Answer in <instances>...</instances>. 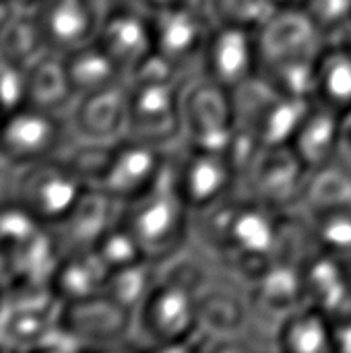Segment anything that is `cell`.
Listing matches in <instances>:
<instances>
[{
	"label": "cell",
	"instance_id": "8",
	"mask_svg": "<svg viewBox=\"0 0 351 353\" xmlns=\"http://www.w3.org/2000/svg\"><path fill=\"white\" fill-rule=\"evenodd\" d=\"M215 19L203 2H172L151 10L155 54L188 77L199 74L201 56Z\"/></svg>",
	"mask_w": 351,
	"mask_h": 353
},
{
	"label": "cell",
	"instance_id": "13",
	"mask_svg": "<svg viewBox=\"0 0 351 353\" xmlns=\"http://www.w3.org/2000/svg\"><path fill=\"white\" fill-rule=\"evenodd\" d=\"M118 0H41L33 17L46 50L68 54L95 41L106 14Z\"/></svg>",
	"mask_w": 351,
	"mask_h": 353
},
{
	"label": "cell",
	"instance_id": "30",
	"mask_svg": "<svg viewBox=\"0 0 351 353\" xmlns=\"http://www.w3.org/2000/svg\"><path fill=\"white\" fill-rule=\"evenodd\" d=\"M29 103L27 91V70L23 62L8 60L0 68V110L6 114Z\"/></svg>",
	"mask_w": 351,
	"mask_h": 353
},
{
	"label": "cell",
	"instance_id": "11",
	"mask_svg": "<svg viewBox=\"0 0 351 353\" xmlns=\"http://www.w3.org/2000/svg\"><path fill=\"white\" fill-rule=\"evenodd\" d=\"M172 151L124 137L112 145L97 190L128 205L143 196L166 172Z\"/></svg>",
	"mask_w": 351,
	"mask_h": 353
},
{
	"label": "cell",
	"instance_id": "18",
	"mask_svg": "<svg viewBox=\"0 0 351 353\" xmlns=\"http://www.w3.org/2000/svg\"><path fill=\"white\" fill-rule=\"evenodd\" d=\"M110 273L95 248L74 250L60 256L50 288L62 304L77 302L103 294Z\"/></svg>",
	"mask_w": 351,
	"mask_h": 353
},
{
	"label": "cell",
	"instance_id": "19",
	"mask_svg": "<svg viewBox=\"0 0 351 353\" xmlns=\"http://www.w3.org/2000/svg\"><path fill=\"white\" fill-rule=\"evenodd\" d=\"M290 147L308 172L335 163L339 155V112L312 101Z\"/></svg>",
	"mask_w": 351,
	"mask_h": 353
},
{
	"label": "cell",
	"instance_id": "28",
	"mask_svg": "<svg viewBox=\"0 0 351 353\" xmlns=\"http://www.w3.org/2000/svg\"><path fill=\"white\" fill-rule=\"evenodd\" d=\"M95 250L103 259V263L108 265L110 271H116V269L134 265L139 261H147L143 256V250H141L139 242L126 230V225L122 223V219L95 244Z\"/></svg>",
	"mask_w": 351,
	"mask_h": 353
},
{
	"label": "cell",
	"instance_id": "9",
	"mask_svg": "<svg viewBox=\"0 0 351 353\" xmlns=\"http://www.w3.org/2000/svg\"><path fill=\"white\" fill-rule=\"evenodd\" d=\"M308 176V168L290 145L263 147L242 174L240 186H244V199L292 213L300 209Z\"/></svg>",
	"mask_w": 351,
	"mask_h": 353
},
{
	"label": "cell",
	"instance_id": "36",
	"mask_svg": "<svg viewBox=\"0 0 351 353\" xmlns=\"http://www.w3.org/2000/svg\"><path fill=\"white\" fill-rule=\"evenodd\" d=\"M345 269H348V275H350V279H351V261L345 263Z\"/></svg>",
	"mask_w": 351,
	"mask_h": 353
},
{
	"label": "cell",
	"instance_id": "17",
	"mask_svg": "<svg viewBox=\"0 0 351 353\" xmlns=\"http://www.w3.org/2000/svg\"><path fill=\"white\" fill-rule=\"evenodd\" d=\"M122 203L97 188H87L70 213L48 230L62 256L66 252L95 248V244L122 219Z\"/></svg>",
	"mask_w": 351,
	"mask_h": 353
},
{
	"label": "cell",
	"instance_id": "14",
	"mask_svg": "<svg viewBox=\"0 0 351 353\" xmlns=\"http://www.w3.org/2000/svg\"><path fill=\"white\" fill-rule=\"evenodd\" d=\"M95 41L130 79L155 54L151 10L134 0H118L101 21Z\"/></svg>",
	"mask_w": 351,
	"mask_h": 353
},
{
	"label": "cell",
	"instance_id": "15",
	"mask_svg": "<svg viewBox=\"0 0 351 353\" xmlns=\"http://www.w3.org/2000/svg\"><path fill=\"white\" fill-rule=\"evenodd\" d=\"M60 325L81 347H114L134 339V314L106 294L62 304Z\"/></svg>",
	"mask_w": 351,
	"mask_h": 353
},
{
	"label": "cell",
	"instance_id": "12",
	"mask_svg": "<svg viewBox=\"0 0 351 353\" xmlns=\"http://www.w3.org/2000/svg\"><path fill=\"white\" fill-rule=\"evenodd\" d=\"M257 37L261 68L294 62H317L329 46L325 33L304 8H275L257 27Z\"/></svg>",
	"mask_w": 351,
	"mask_h": 353
},
{
	"label": "cell",
	"instance_id": "3",
	"mask_svg": "<svg viewBox=\"0 0 351 353\" xmlns=\"http://www.w3.org/2000/svg\"><path fill=\"white\" fill-rule=\"evenodd\" d=\"M194 213L182 199L170 161L161 178L137 201L124 205L122 223L139 242L143 256L166 265L182 254L192 240Z\"/></svg>",
	"mask_w": 351,
	"mask_h": 353
},
{
	"label": "cell",
	"instance_id": "7",
	"mask_svg": "<svg viewBox=\"0 0 351 353\" xmlns=\"http://www.w3.org/2000/svg\"><path fill=\"white\" fill-rule=\"evenodd\" d=\"M236 134L234 93L194 74L182 91V143L228 151Z\"/></svg>",
	"mask_w": 351,
	"mask_h": 353
},
{
	"label": "cell",
	"instance_id": "33",
	"mask_svg": "<svg viewBox=\"0 0 351 353\" xmlns=\"http://www.w3.org/2000/svg\"><path fill=\"white\" fill-rule=\"evenodd\" d=\"M275 8H304L308 0H271Z\"/></svg>",
	"mask_w": 351,
	"mask_h": 353
},
{
	"label": "cell",
	"instance_id": "31",
	"mask_svg": "<svg viewBox=\"0 0 351 353\" xmlns=\"http://www.w3.org/2000/svg\"><path fill=\"white\" fill-rule=\"evenodd\" d=\"M304 10L325 33L327 41L351 21V0H308Z\"/></svg>",
	"mask_w": 351,
	"mask_h": 353
},
{
	"label": "cell",
	"instance_id": "25",
	"mask_svg": "<svg viewBox=\"0 0 351 353\" xmlns=\"http://www.w3.org/2000/svg\"><path fill=\"white\" fill-rule=\"evenodd\" d=\"M159 279V265L151 261H139L134 265L116 269L110 273L106 283V296L116 300L120 306L130 310L132 314L145 302L149 292Z\"/></svg>",
	"mask_w": 351,
	"mask_h": 353
},
{
	"label": "cell",
	"instance_id": "29",
	"mask_svg": "<svg viewBox=\"0 0 351 353\" xmlns=\"http://www.w3.org/2000/svg\"><path fill=\"white\" fill-rule=\"evenodd\" d=\"M207 6L215 21L252 29H257L275 10L271 0H207Z\"/></svg>",
	"mask_w": 351,
	"mask_h": 353
},
{
	"label": "cell",
	"instance_id": "38",
	"mask_svg": "<svg viewBox=\"0 0 351 353\" xmlns=\"http://www.w3.org/2000/svg\"><path fill=\"white\" fill-rule=\"evenodd\" d=\"M0 2H10V4H14V0H0Z\"/></svg>",
	"mask_w": 351,
	"mask_h": 353
},
{
	"label": "cell",
	"instance_id": "21",
	"mask_svg": "<svg viewBox=\"0 0 351 353\" xmlns=\"http://www.w3.org/2000/svg\"><path fill=\"white\" fill-rule=\"evenodd\" d=\"M298 211L306 221L337 213H351L350 168L335 161L310 172Z\"/></svg>",
	"mask_w": 351,
	"mask_h": 353
},
{
	"label": "cell",
	"instance_id": "24",
	"mask_svg": "<svg viewBox=\"0 0 351 353\" xmlns=\"http://www.w3.org/2000/svg\"><path fill=\"white\" fill-rule=\"evenodd\" d=\"M312 101L335 110L345 112L351 108V54L337 48L327 46L317 62L314 93Z\"/></svg>",
	"mask_w": 351,
	"mask_h": 353
},
{
	"label": "cell",
	"instance_id": "4",
	"mask_svg": "<svg viewBox=\"0 0 351 353\" xmlns=\"http://www.w3.org/2000/svg\"><path fill=\"white\" fill-rule=\"evenodd\" d=\"M74 143L77 137L70 128L68 114L25 103L2 120L0 159L17 170L64 157Z\"/></svg>",
	"mask_w": 351,
	"mask_h": 353
},
{
	"label": "cell",
	"instance_id": "23",
	"mask_svg": "<svg viewBox=\"0 0 351 353\" xmlns=\"http://www.w3.org/2000/svg\"><path fill=\"white\" fill-rule=\"evenodd\" d=\"M64 62H66V72H68L74 97L128 81V77L99 48L97 41H91L83 48H77L64 54Z\"/></svg>",
	"mask_w": 351,
	"mask_h": 353
},
{
	"label": "cell",
	"instance_id": "10",
	"mask_svg": "<svg viewBox=\"0 0 351 353\" xmlns=\"http://www.w3.org/2000/svg\"><path fill=\"white\" fill-rule=\"evenodd\" d=\"M259 68L261 52L257 29L215 21L201 56L199 74L236 93L259 77Z\"/></svg>",
	"mask_w": 351,
	"mask_h": 353
},
{
	"label": "cell",
	"instance_id": "26",
	"mask_svg": "<svg viewBox=\"0 0 351 353\" xmlns=\"http://www.w3.org/2000/svg\"><path fill=\"white\" fill-rule=\"evenodd\" d=\"M0 48L10 60L23 64L46 50L31 8H12V12L0 27Z\"/></svg>",
	"mask_w": 351,
	"mask_h": 353
},
{
	"label": "cell",
	"instance_id": "5",
	"mask_svg": "<svg viewBox=\"0 0 351 353\" xmlns=\"http://www.w3.org/2000/svg\"><path fill=\"white\" fill-rule=\"evenodd\" d=\"M10 178V201L46 228L64 219L87 190L64 157L17 168Z\"/></svg>",
	"mask_w": 351,
	"mask_h": 353
},
{
	"label": "cell",
	"instance_id": "37",
	"mask_svg": "<svg viewBox=\"0 0 351 353\" xmlns=\"http://www.w3.org/2000/svg\"><path fill=\"white\" fill-rule=\"evenodd\" d=\"M2 120H4V112L0 110V128H2Z\"/></svg>",
	"mask_w": 351,
	"mask_h": 353
},
{
	"label": "cell",
	"instance_id": "32",
	"mask_svg": "<svg viewBox=\"0 0 351 353\" xmlns=\"http://www.w3.org/2000/svg\"><path fill=\"white\" fill-rule=\"evenodd\" d=\"M337 161L351 170V108L339 114V155Z\"/></svg>",
	"mask_w": 351,
	"mask_h": 353
},
{
	"label": "cell",
	"instance_id": "1",
	"mask_svg": "<svg viewBox=\"0 0 351 353\" xmlns=\"http://www.w3.org/2000/svg\"><path fill=\"white\" fill-rule=\"evenodd\" d=\"M182 254L159 267L157 283L134 312V341L139 347L188 350L199 341V285L207 271L199 263L186 271L188 265Z\"/></svg>",
	"mask_w": 351,
	"mask_h": 353
},
{
	"label": "cell",
	"instance_id": "35",
	"mask_svg": "<svg viewBox=\"0 0 351 353\" xmlns=\"http://www.w3.org/2000/svg\"><path fill=\"white\" fill-rule=\"evenodd\" d=\"M8 60H10V58H8V56L4 54V50L0 48V68H2V66H4V64L8 62Z\"/></svg>",
	"mask_w": 351,
	"mask_h": 353
},
{
	"label": "cell",
	"instance_id": "16",
	"mask_svg": "<svg viewBox=\"0 0 351 353\" xmlns=\"http://www.w3.org/2000/svg\"><path fill=\"white\" fill-rule=\"evenodd\" d=\"M68 122L77 141L118 143L128 130V81L74 99Z\"/></svg>",
	"mask_w": 351,
	"mask_h": 353
},
{
	"label": "cell",
	"instance_id": "2",
	"mask_svg": "<svg viewBox=\"0 0 351 353\" xmlns=\"http://www.w3.org/2000/svg\"><path fill=\"white\" fill-rule=\"evenodd\" d=\"M192 77L153 54L128 79L126 137L161 149L182 143V91Z\"/></svg>",
	"mask_w": 351,
	"mask_h": 353
},
{
	"label": "cell",
	"instance_id": "27",
	"mask_svg": "<svg viewBox=\"0 0 351 353\" xmlns=\"http://www.w3.org/2000/svg\"><path fill=\"white\" fill-rule=\"evenodd\" d=\"M321 252L348 263L351 261V213H337L308 221Z\"/></svg>",
	"mask_w": 351,
	"mask_h": 353
},
{
	"label": "cell",
	"instance_id": "6",
	"mask_svg": "<svg viewBox=\"0 0 351 353\" xmlns=\"http://www.w3.org/2000/svg\"><path fill=\"white\" fill-rule=\"evenodd\" d=\"M170 170L192 213H203L225 203L236 196L240 188V172L228 151L199 149L180 143L172 149Z\"/></svg>",
	"mask_w": 351,
	"mask_h": 353
},
{
	"label": "cell",
	"instance_id": "22",
	"mask_svg": "<svg viewBox=\"0 0 351 353\" xmlns=\"http://www.w3.org/2000/svg\"><path fill=\"white\" fill-rule=\"evenodd\" d=\"M275 347L292 353L335 352L333 323L319 308L304 304L281 323L275 335Z\"/></svg>",
	"mask_w": 351,
	"mask_h": 353
},
{
	"label": "cell",
	"instance_id": "34",
	"mask_svg": "<svg viewBox=\"0 0 351 353\" xmlns=\"http://www.w3.org/2000/svg\"><path fill=\"white\" fill-rule=\"evenodd\" d=\"M41 0H14V6H21V8H33L37 6Z\"/></svg>",
	"mask_w": 351,
	"mask_h": 353
},
{
	"label": "cell",
	"instance_id": "20",
	"mask_svg": "<svg viewBox=\"0 0 351 353\" xmlns=\"http://www.w3.org/2000/svg\"><path fill=\"white\" fill-rule=\"evenodd\" d=\"M27 70V91L29 103L68 114L74 103V91L66 72L64 56L52 50H41L29 62H25Z\"/></svg>",
	"mask_w": 351,
	"mask_h": 353
}]
</instances>
